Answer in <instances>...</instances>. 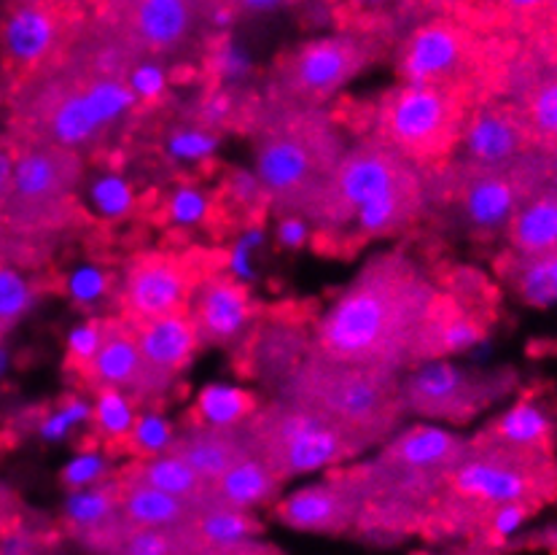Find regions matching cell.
Listing matches in <instances>:
<instances>
[{
    "mask_svg": "<svg viewBox=\"0 0 557 555\" xmlns=\"http://www.w3.org/2000/svg\"><path fill=\"white\" fill-rule=\"evenodd\" d=\"M436 292V275L407 248L374 254L312 321V348L329 359L409 372Z\"/></svg>",
    "mask_w": 557,
    "mask_h": 555,
    "instance_id": "cell-1",
    "label": "cell"
},
{
    "mask_svg": "<svg viewBox=\"0 0 557 555\" xmlns=\"http://www.w3.org/2000/svg\"><path fill=\"white\" fill-rule=\"evenodd\" d=\"M135 103L129 84L102 76L76 38L60 60L11 92L5 135L16 144L57 146L87 160L106 149Z\"/></svg>",
    "mask_w": 557,
    "mask_h": 555,
    "instance_id": "cell-2",
    "label": "cell"
},
{
    "mask_svg": "<svg viewBox=\"0 0 557 555\" xmlns=\"http://www.w3.org/2000/svg\"><path fill=\"white\" fill-rule=\"evenodd\" d=\"M248 135L253 140V175L270 208L310 219L348 151L332 113L272 109L261 100Z\"/></svg>",
    "mask_w": 557,
    "mask_h": 555,
    "instance_id": "cell-3",
    "label": "cell"
},
{
    "mask_svg": "<svg viewBox=\"0 0 557 555\" xmlns=\"http://www.w3.org/2000/svg\"><path fill=\"white\" fill-rule=\"evenodd\" d=\"M401 378V370L329 359L312 348L272 399L323 418L367 451L388 443L407 418Z\"/></svg>",
    "mask_w": 557,
    "mask_h": 555,
    "instance_id": "cell-4",
    "label": "cell"
},
{
    "mask_svg": "<svg viewBox=\"0 0 557 555\" xmlns=\"http://www.w3.org/2000/svg\"><path fill=\"white\" fill-rule=\"evenodd\" d=\"M557 502V456L471 447L442 494L429 507L423 529L485 531L487 520L504 504L542 509Z\"/></svg>",
    "mask_w": 557,
    "mask_h": 555,
    "instance_id": "cell-5",
    "label": "cell"
},
{
    "mask_svg": "<svg viewBox=\"0 0 557 555\" xmlns=\"http://www.w3.org/2000/svg\"><path fill=\"white\" fill-rule=\"evenodd\" d=\"M394 36V20L363 14L334 36L307 38L272 62L261 100L272 109L321 111L345 84L391 52Z\"/></svg>",
    "mask_w": 557,
    "mask_h": 555,
    "instance_id": "cell-6",
    "label": "cell"
},
{
    "mask_svg": "<svg viewBox=\"0 0 557 555\" xmlns=\"http://www.w3.org/2000/svg\"><path fill=\"white\" fill-rule=\"evenodd\" d=\"M547 181V155L531 151L504 168H469L450 162L434 173H425V197L429 211H445L453 226L469 240L496 243L504 237L522 200Z\"/></svg>",
    "mask_w": 557,
    "mask_h": 555,
    "instance_id": "cell-7",
    "label": "cell"
},
{
    "mask_svg": "<svg viewBox=\"0 0 557 555\" xmlns=\"http://www.w3.org/2000/svg\"><path fill=\"white\" fill-rule=\"evenodd\" d=\"M466 456L469 440L431 423H414L380 445L372 461L337 472L363 502H394L429 513Z\"/></svg>",
    "mask_w": 557,
    "mask_h": 555,
    "instance_id": "cell-8",
    "label": "cell"
},
{
    "mask_svg": "<svg viewBox=\"0 0 557 555\" xmlns=\"http://www.w3.org/2000/svg\"><path fill=\"white\" fill-rule=\"evenodd\" d=\"M476 98L466 89L396 84L372 106L369 133L423 173L450 165Z\"/></svg>",
    "mask_w": 557,
    "mask_h": 555,
    "instance_id": "cell-9",
    "label": "cell"
},
{
    "mask_svg": "<svg viewBox=\"0 0 557 555\" xmlns=\"http://www.w3.org/2000/svg\"><path fill=\"white\" fill-rule=\"evenodd\" d=\"M11 189L0 208V226L22 235L51 237L89 222L76 189L84 181V157L44 144H16Z\"/></svg>",
    "mask_w": 557,
    "mask_h": 555,
    "instance_id": "cell-10",
    "label": "cell"
},
{
    "mask_svg": "<svg viewBox=\"0 0 557 555\" xmlns=\"http://www.w3.org/2000/svg\"><path fill=\"white\" fill-rule=\"evenodd\" d=\"M248 456L264 464L281 483L323 467H339L363 453L354 440L312 412L270 399L237 427Z\"/></svg>",
    "mask_w": 557,
    "mask_h": 555,
    "instance_id": "cell-11",
    "label": "cell"
},
{
    "mask_svg": "<svg viewBox=\"0 0 557 555\" xmlns=\"http://www.w3.org/2000/svg\"><path fill=\"white\" fill-rule=\"evenodd\" d=\"M420 178H423V170H418L405 157L396 155L391 146L367 133L361 140L348 146L326 195L307 219L312 226L310 232L315 237V246L323 254H334L339 237L345 235L358 211Z\"/></svg>",
    "mask_w": 557,
    "mask_h": 555,
    "instance_id": "cell-12",
    "label": "cell"
},
{
    "mask_svg": "<svg viewBox=\"0 0 557 555\" xmlns=\"http://www.w3.org/2000/svg\"><path fill=\"white\" fill-rule=\"evenodd\" d=\"M92 16L144 62L184 60L202 52L210 36V3L135 0L92 5Z\"/></svg>",
    "mask_w": 557,
    "mask_h": 555,
    "instance_id": "cell-13",
    "label": "cell"
},
{
    "mask_svg": "<svg viewBox=\"0 0 557 555\" xmlns=\"http://www.w3.org/2000/svg\"><path fill=\"white\" fill-rule=\"evenodd\" d=\"M520 378L511 367L469 370L453 361H425L401 378V402L407 416L440 423H469L509 396Z\"/></svg>",
    "mask_w": 557,
    "mask_h": 555,
    "instance_id": "cell-14",
    "label": "cell"
},
{
    "mask_svg": "<svg viewBox=\"0 0 557 555\" xmlns=\"http://www.w3.org/2000/svg\"><path fill=\"white\" fill-rule=\"evenodd\" d=\"M89 20L87 5L11 3L0 9V76L20 87L71 49Z\"/></svg>",
    "mask_w": 557,
    "mask_h": 555,
    "instance_id": "cell-15",
    "label": "cell"
},
{
    "mask_svg": "<svg viewBox=\"0 0 557 555\" xmlns=\"http://www.w3.org/2000/svg\"><path fill=\"white\" fill-rule=\"evenodd\" d=\"M221 262L200 248L135 254L124 268L122 286H119V319L127 321L129 326H138L186 310L202 278L219 273Z\"/></svg>",
    "mask_w": 557,
    "mask_h": 555,
    "instance_id": "cell-16",
    "label": "cell"
},
{
    "mask_svg": "<svg viewBox=\"0 0 557 555\" xmlns=\"http://www.w3.org/2000/svg\"><path fill=\"white\" fill-rule=\"evenodd\" d=\"M312 350V326L297 316H270L256 321L237 343V370L246 378L267 383L272 396L299 370Z\"/></svg>",
    "mask_w": 557,
    "mask_h": 555,
    "instance_id": "cell-17",
    "label": "cell"
},
{
    "mask_svg": "<svg viewBox=\"0 0 557 555\" xmlns=\"http://www.w3.org/2000/svg\"><path fill=\"white\" fill-rule=\"evenodd\" d=\"M531 151L539 149L533 146L515 103L507 98H493L474 106L469 113L460 146L450 162L469 168H504Z\"/></svg>",
    "mask_w": 557,
    "mask_h": 555,
    "instance_id": "cell-18",
    "label": "cell"
},
{
    "mask_svg": "<svg viewBox=\"0 0 557 555\" xmlns=\"http://www.w3.org/2000/svg\"><path fill=\"white\" fill-rule=\"evenodd\" d=\"M471 447H498V451L528 453V456H557V399L547 386H531L515 405L493 418Z\"/></svg>",
    "mask_w": 557,
    "mask_h": 555,
    "instance_id": "cell-19",
    "label": "cell"
},
{
    "mask_svg": "<svg viewBox=\"0 0 557 555\" xmlns=\"http://www.w3.org/2000/svg\"><path fill=\"white\" fill-rule=\"evenodd\" d=\"M186 310L200 345H235L251 332L259 305L240 281L219 270L202 278Z\"/></svg>",
    "mask_w": 557,
    "mask_h": 555,
    "instance_id": "cell-20",
    "label": "cell"
},
{
    "mask_svg": "<svg viewBox=\"0 0 557 555\" xmlns=\"http://www.w3.org/2000/svg\"><path fill=\"white\" fill-rule=\"evenodd\" d=\"M82 381L89 383L92 391L111 388L127 396L135 407L157 405V391L151 386V378L140 359L135 330L119 316L102 319V340L95 359L82 372Z\"/></svg>",
    "mask_w": 557,
    "mask_h": 555,
    "instance_id": "cell-21",
    "label": "cell"
},
{
    "mask_svg": "<svg viewBox=\"0 0 557 555\" xmlns=\"http://www.w3.org/2000/svg\"><path fill=\"white\" fill-rule=\"evenodd\" d=\"M496 319L498 313H493V310L460 303L458 297L440 288L423 326H420L418 340H414L412 367L425 365V361H442L447 356L474 348L476 343L487 337Z\"/></svg>",
    "mask_w": 557,
    "mask_h": 555,
    "instance_id": "cell-22",
    "label": "cell"
},
{
    "mask_svg": "<svg viewBox=\"0 0 557 555\" xmlns=\"http://www.w3.org/2000/svg\"><path fill=\"white\" fill-rule=\"evenodd\" d=\"M363 499L334 472L321 483L292 491L275 504V518L288 529L312 531V534H345L356 529L361 518Z\"/></svg>",
    "mask_w": 557,
    "mask_h": 555,
    "instance_id": "cell-23",
    "label": "cell"
},
{
    "mask_svg": "<svg viewBox=\"0 0 557 555\" xmlns=\"http://www.w3.org/2000/svg\"><path fill=\"white\" fill-rule=\"evenodd\" d=\"M135 340H138L140 359H144L146 372L151 378V386L157 391V399L162 402L173 383L178 381L181 372L189 367L195 356L197 340L195 324L189 319V310L162 316V319L146 321V324L133 326Z\"/></svg>",
    "mask_w": 557,
    "mask_h": 555,
    "instance_id": "cell-24",
    "label": "cell"
},
{
    "mask_svg": "<svg viewBox=\"0 0 557 555\" xmlns=\"http://www.w3.org/2000/svg\"><path fill=\"white\" fill-rule=\"evenodd\" d=\"M507 100L515 103L539 151L557 149V67H528L515 60Z\"/></svg>",
    "mask_w": 557,
    "mask_h": 555,
    "instance_id": "cell-25",
    "label": "cell"
},
{
    "mask_svg": "<svg viewBox=\"0 0 557 555\" xmlns=\"http://www.w3.org/2000/svg\"><path fill=\"white\" fill-rule=\"evenodd\" d=\"M168 453L181 458L208 485H213L215 480L224 478L230 469H235L237 464L248 458V451L237 429L186 427L184 432L175 434Z\"/></svg>",
    "mask_w": 557,
    "mask_h": 555,
    "instance_id": "cell-26",
    "label": "cell"
},
{
    "mask_svg": "<svg viewBox=\"0 0 557 555\" xmlns=\"http://www.w3.org/2000/svg\"><path fill=\"white\" fill-rule=\"evenodd\" d=\"M507 251L520 257L557 251V181L549 178L522 200L504 232Z\"/></svg>",
    "mask_w": 557,
    "mask_h": 555,
    "instance_id": "cell-27",
    "label": "cell"
},
{
    "mask_svg": "<svg viewBox=\"0 0 557 555\" xmlns=\"http://www.w3.org/2000/svg\"><path fill=\"white\" fill-rule=\"evenodd\" d=\"M283 483L264 467L261 461L248 456L235 469L215 480L208 489L205 509H237V513H251L253 507L272 502L281 496Z\"/></svg>",
    "mask_w": 557,
    "mask_h": 555,
    "instance_id": "cell-28",
    "label": "cell"
},
{
    "mask_svg": "<svg viewBox=\"0 0 557 555\" xmlns=\"http://www.w3.org/2000/svg\"><path fill=\"white\" fill-rule=\"evenodd\" d=\"M119 480H122L124 485H144V489L162 491V494L175 496V499L197 504L200 513L210 489L200 474L191 472L181 458L170 456V453L153 458H138V461L129 464V467L119 474Z\"/></svg>",
    "mask_w": 557,
    "mask_h": 555,
    "instance_id": "cell-29",
    "label": "cell"
},
{
    "mask_svg": "<svg viewBox=\"0 0 557 555\" xmlns=\"http://www.w3.org/2000/svg\"><path fill=\"white\" fill-rule=\"evenodd\" d=\"M122 483V480H119ZM124 523L129 529H186L200 518V507L162 491L144 489V485L122 483V504H119Z\"/></svg>",
    "mask_w": 557,
    "mask_h": 555,
    "instance_id": "cell-30",
    "label": "cell"
},
{
    "mask_svg": "<svg viewBox=\"0 0 557 555\" xmlns=\"http://www.w3.org/2000/svg\"><path fill=\"white\" fill-rule=\"evenodd\" d=\"M496 273L504 283L533 308L557 305V251L539 257L502 251L496 259Z\"/></svg>",
    "mask_w": 557,
    "mask_h": 555,
    "instance_id": "cell-31",
    "label": "cell"
},
{
    "mask_svg": "<svg viewBox=\"0 0 557 555\" xmlns=\"http://www.w3.org/2000/svg\"><path fill=\"white\" fill-rule=\"evenodd\" d=\"M261 402L251 391L224 386V383H210L200 391L191 410V423L186 427L202 429H237L253 416Z\"/></svg>",
    "mask_w": 557,
    "mask_h": 555,
    "instance_id": "cell-32",
    "label": "cell"
},
{
    "mask_svg": "<svg viewBox=\"0 0 557 555\" xmlns=\"http://www.w3.org/2000/svg\"><path fill=\"white\" fill-rule=\"evenodd\" d=\"M197 536L213 551H230L251 542L261 531V523L251 513L237 509H205L195 520Z\"/></svg>",
    "mask_w": 557,
    "mask_h": 555,
    "instance_id": "cell-33",
    "label": "cell"
},
{
    "mask_svg": "<svg viewBox=\"0 0 557 555\" xmlns=\"http://www.w3.org/2000/svg\"><path fill=\"white\" fill-rule=\"evenodd\" d=\"M92 421L102 437L111 440L113 445H122L129 437V432H133L135 421H138V410H135V405L124 394L102 388L95 391Z\"/></svg>",
    "mask_w": 557,
    "mask_h": 555,
    "instance_id": "cell-34",
    "label": "cell"
},
{
    "mask_svg": "<svg viewBox=\"0 0 557 555\" xmlns=\"http://www.w3.org/2000/svg\"><path fill=\"white\" fill-rule=\"evenodd\" d=\"M36 303V286L20 270L0 264V340L5 337Z\"/></svg>",
    "mask_w": 557,
    "mask_h": 555,
    "instance_id": "cell-35",
    "label": "cell"
},
{
    "mask_svg": "<svg viewBox=\"0 0 557 555\" xmlns=\"http://www.w3.org/2000/svg\"><path fill=\"white\" fill-rule=\"evenodd\" d=\"M173 440L175 432L168 418L157 416V412H140L133 432H129V437L122 445H127L138 458H153L164 456L170 445H173Z\"/></svg>",
    "mask_w": 557,
    "mask_h": 555,
    "instance_id": "cell-36",
    "label": "cell"
},
{
    "mask_svg": "<svg viewBox=\"0 0 557 555\" xmlns=\"http://www.w3.org/2000/svg\"><path fill=\"white\" fill-rule=\"evenodd\" d=\"M89 206H95V211L106 219L127 217L135 208L133 186H129L122 175H100V178H95V184L89 186Z\"/></svg>",
    "mask_w": 557,
    "mask_h": 555,
    "instance_id": "cell-37",
    "label": "cell"
},
{
    "mask_svg": "<svg viewBox=\"0 0 557 555\" xmlns=\"http://www.w3.org/2000/svg\"><path fill=\"white\" fill-rule=\"evenodd\" d=\"M102 340V319H92L87 324H78L76 330L67 337V367H71L76 375H82L89 367V361L95 359Z\"/></svg>",
    "mask_w": 557,
    "mask_h": 555,
    "instance_id": "cell-38",
    "label": "cell"
},
{
    "mask_svg": "<svg viewBox=\"0 0 557 555\" xmlns=\"http://www.w3.org/2000/svg\"><path fill=\"white\" fill-rule=\"evenodd\" d=\"M168 213L170 222L181 224V226H195V224H205L213 213L210 208L208 197L202 195L200 189H191V186H181L168 202Z\"/></svg>",
    "mask_w": 557,
    "mask_h": 555,
    "instance_id": "cell-39",
    "label": "cell"
},
{
    "mask_svg": "<svg viewBox=\"0 0 557 555\" xmlns=\"http://www.w3.org/2000/svg\"><path fill=\"white\" fill-rule=\"evenodd\" d=\"M108 464L100 453H82L73 461H67V467L62 469V483L71 491H84L92 489L106 480Z\"/></svg>",
    "mask_w": 557,
    "mask_h": 555,
    "instance_id": "cell-40",
    "label": "cell"
},
{
    "mask_svg": "<svg viewBox=\"0 0 557 555\" xmlns=\"http://www.w3.org/2000/svg\"><path fill=\"white\" fill-rule=\"evenodd\" d=\"M127 84L129 89H133L135 98L144 100V103H153V100L162 98L164 87H168V73H164V67L159 65V62H140V65L129 73Z\"/></svg>",
    "mask_w": 557,
    "mask_h": 555,
    "instance_id": "cell-41",
    "label": "cell"
},
{
    "mask_svg": "<svg viewBox=\"0 0 557 555\" xmlns=\"http://www.w3.org/2000/svg\"><path fill=\"white\" fill-rule=\"evenodd\" d=\"M87 421H92V407L82 399H71L65 402L54 416H49L47 421L41 423V434L47 440H60L65 437L76 423H87Z\"/></svg>",
    "mask_w": 557,
    "mask_h": 555,
    "instance_id": "cell-42",
    "label": "cell"
},
{
    "mask_svg": "<svg viewBox=\"0 0 557 555\" xmlns=\"http://www.w3.org/2000/svg\"><path fill=\"white\" fill-rule=\"evenodd\" d=\"M108 286H111V275L102 273L98 268H84L73 273L71 283H67V292H71L76 303L92 305L95 299H100L108 292Z\"/></svg>",
    "mask_w": 557,
    "mask_h": 555,
    "instance_id": "cell-43",
    "label": "cell"
},
{
    "mask_svg": "<svg viewBox=\"0 0 557 555\" xmlns=\"http://www.w3.org/2000/svg\"><path fill=\"white\" fill-rule=\"evenodd\" d=\"M215 144H219L215 135L200 133V130L195 127H186L178 130V133L170 138V151H173L175 157H184V160H200V157L210 155V151L215 149Z\"/></svg>",
    "mask_w": 557,
    "mask_h": 555,
    "instance_id": "cell-44",
    "label": "cell"
},
{
    "mask_svg": "<svg viewBox=\"0 0 557 555\" xmlns=\"http://www.w3.org/2000/svg\"><path fill=\"white\" fill-rule=\"evenodd\" d=\"M533 513H539V509L528 507V504H504L491 515L485 531H491V536H496V540H507Z\"/></svg>",
    "mask_w": 557,
    "mask_h": 555,
    "instance_id": "cell-45",
    "label": "cell"
},
{
    "mask_svg": "<svg viewBox=\"0 0 557 555\" xmlns=\"http://www.w3.org/2000/svg\"><path fill=\"white\" fill-rule=\"evenodd\" d=\"M14 160H16V146L9 135H0V208H3L5 195L11 189V175H14Z\"/></svg>",
    "mask_w": 557,
    "mask_h": 555,
    "instance_id": "cell-46",
    "label": "cell"
},
{
    "mask_svg": "<svg viewBox=\"0 0 557 555\" xmlns=\"http://www.w3.org/2000/svg\"><path fill=\"white\" fill-rule=\"evenodd\" d=\"M310 224L305 222V219H297V217H286L277 226V237H281L283 246L288 248H302L307 240H310Z\"/></svg>",
    "mask_w": 557,
    "mask_h": 555,
    "instance_id": "cell-47",
    "label": "cell"
},
{
    "mask_svg": "<svg viewBox=\"0 0 557 555\" xmlns=\"http://www.w3.org/2000/svg\"><path fill=\"white\" fill-rule=\"evenodd\" d=\"M544 155H547V162H549V178L557 181V149L544 151Z\"/></svg>",
    "mask_w": 557,
    "mask_h": 555,
    "instance_id": "cell-48",
    "label": "cell"
},
{
    "mask_svg": "<svg viewBox=\"0 0 557 555\" xmlns=\"http://www.w3.org/2000/svg\"><path fill=\"white\" fill-rule=\"evenodd\" d=\"M3 370H5V354L0 350V372H3Z\"/></svg>",
    "mask_w": 557,
    "mask_h": 555,
    "instance_id": "cell-49",
    "label": "cell"
}]
</instances>
